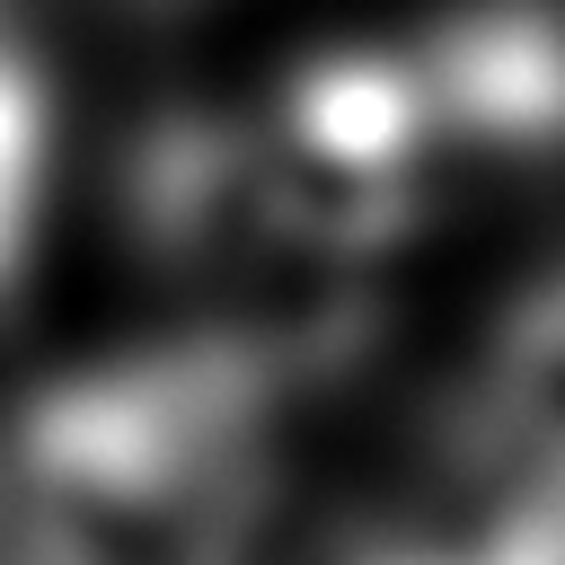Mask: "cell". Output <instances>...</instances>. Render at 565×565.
Masks as SVG:
<instances>
[{
    "label": "cell",
    "instance_id": "obj_1",
    "mask_svg": "<svg viewBox=\"0 0 565 565\" xmlns=\"http://www.w3.org/2000/svg\"><path fill=\"white\" fill-rule=\"evenodd\" d=\"M177 565H433V539L406 494H371L318 468H282L274 450L212 494L185 530Z\"/></svg>",
    "mask_w": 565,
    "mask_h": 565
},
{
    "label": "cell",
    "instance_id": "obj_2",
    "mask_svg": "<svg viewBox=\"0 0 565 565\" xmlns=\"http://www.w3.org/2000/svg\"><path fill=\"white\" fill-rule=\"evenodd\" d=\"M450 424L565 486V265H547L494 318V335H486Z\"/></svg>",
    "mask_w": 565,
    "mask_h": 565
},
{
    "label": "cell",
    "instance_id": "obj_3",
    "mask_svg": "<svg viewBox=\"0 0 565 565\" xmlns=\"http://www.w3.org/2000/svg\"><path fill=\"white\" fill-rule=\"evenodd\" d=\"M44 194H53V79L18 0H0V291L26 274L44 238Z\"/></svg>",
    "mask_w": 565,
    "mask_h": 565
}]
</instances>
